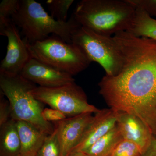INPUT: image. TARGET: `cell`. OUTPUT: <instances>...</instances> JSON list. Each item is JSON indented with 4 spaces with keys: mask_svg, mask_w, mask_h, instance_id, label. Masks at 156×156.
<instances>
[{
    "mask_svg": "<svg viewBox=\"0 0 156 156\" xmlns=\"http://www.w3.org/2000/svg\"><path fill=\"white\" fill-rule=\"evenodd\" d=\"M20 153L16 121L11 119L0 127V156H20Z\"/></svg>",
    "mask_w": 156,
    "mask_h": 156,
    "instance_id": "5bb4252c",
    "label": "cell"
},
{
    "mask_svg": "<svg viewBox=\"0 0 156 156\" xmlns=\"http://www.w3.org/2000/svg\"><path fill=\"white\" fill-rule=\"evenodd\" d=\"M37 87L20 75L9 76L0 73V91L9 101L11 119L30 123L50 135L54 131V126L42 117L44 104L37 99L32 93Z\"/></svg>",
    "mask_w": 156,
    "mask_h": 156,
    "instance_id": "277c9868",
    "label": "cell"
},
{
    "mask_svg": "<svg viewBox=\"0 0 156 156\" xmlns=\"http://www.w3.org/2000/svg\"><path fill=\"white\" fill-rule=\"evenodd\" d=\"M0 91V127L11 119V107L9 101Z\"/></svg>",
    "mask_w": 156,
    "mask_h": 156,
    "instance_id": "7402d4cb",
    "label": "cell"
},
{
    "mask_svg": "<svg viewBox=\"0 0 156 156\" xmlns=\"http://www.w3.org/2000/svg\"><path fill=\"white\" fill-rule=\"evenodd\" d=\"M72 42L80 48L91 62L101 66L106 75H116L122 70V53L113 36L98 33L81 26L73 34Z\"/></svg>",
    "mask_w": 156,
    "mask_h": 156,
    "instance_id": "8992f818",
    "label": "cell"
},
{
    "mask_svg": "<svg viewBox=\"0 0 156 156\" xmlns=\"http://www.w3.org/2000/svg\"><path fill=\"white\" fill-rule=\"evenodd\" d=\"M92 114L86 113L52 123L57 131L62 156L67 155L79 144L93 120Z\"/></svg>",
    "mask_w": 156,
    "mask_h": 156,
    "instance_id": "9c48e42d",
    "label": "cell"
},
{
    "mask_svg": "<svg viewBox=\"0 0 156 156\" xmlns=\"http://www.w3.org/2000/svg\"><path fill=\"white\" fill-rule=\"evenodd\" d=\"M20 75L44 88H55L75 82L72 76L32 58Z\"/></svg>",
    "mask_w": 156,
    "mask_h": 156,
    "instance_id": "30bf717a",
    "label": "cell"
},
{
    "mask_svg": "<svg viewBox=\"0 0 156 156\" xmlns=\"http://www.w3.org/2000/svg\"><path fill=\"white\" fill-rule=\"evenodd\" d=\"M117 112L110 108L99 110L73 151L85 152L117 125Z\"/></svg>",
    "mask_w": 156,
    "mask_h": 156,
    "instance_id": "8fae6325",
    "label": "cell"
},
{
    "mask_svg": "<svg viewBox=\"0 0 156 156\" xmlns=\"http://www.w3.org/2000/svg\"><path fill=\"white\" fill-rule=\"evenodd\" d=\"M117 125L123 139L134 143L144 153L150 145L153 135L142 121L133 115L117 112Z\"/></svg>",
    "mask_w": 156,
    "mask_h": 156,
    "instance_id": "7c38bea8",
    "label": "cell"
},
{
    "mask_svg": "<svg viewBox=\"0 0 156 156\" xmlns=\"http://www.w3.org/2000/svg\"><path fill=\"white\" fill-rule=\"evenodd\" d=\"M13 21L21 29L23 39L30 44L43 41L50 34L68 43H72L73 34L81 26L73 16L66 22L56 20L34 0L21 1Z\"/></svg>",
    "mask_w": 156,
    "mask_h": 156,
    "instance_id": "3957f363",
    "label": "cell"
},
{
    "mask_svg": "<svg viewBox=\"0 0 156 156\" xmlns=\"http://www.w3.org/2000/svg\"><path fill=\"white\" fill-rule=\"evenodd\" d=\"M24 41L32 58L73 76L86 69L92 62L78 46L56 35L33 44Z\"/></svg>",
    "mask_w": 156,
    "mask_h": 156,
    "instance_id": "5b68a950",
    "label": "cell"
},
{
    "mask_svg": "<svg viewBox=\"0 0 156 156\" xmlns=\"http://www.w3.org/2000/svg\"><path fill=\"white\" fill-rule=\"evenodd\" d=\"M20 144V156H35L48 134L30 123L16 121Z\"/></svg>",
    "mask_w": 156,
    "mask_h": 156,
    "instance_id": "4fadbf2b",
    "label": "cell"
},
{
    "mask_svg": "<svg viewBox=\"0 0 156 156\" xmlns=\"http://www.w3.org/2000/svg\"><path fill=\"white\" fill-rule=\"evenodd\" d=\"M32 93L42 103L59 111L67 118L86 113L95 114L100 110L88 102L86 93L75 82L55 88L37 86Z\"/></svg>",
    "mask_w": 156,
    "mask_h": 156,
    "instance_id": "52a82bcc",
    "label": "cell"
},
{
    "mask_svg": "<svg viewBox=\"0 0 156 156\" xmlns=\"http://www.w3.org/2000/svg\"><path fill=\"white\" fill-rule=\"evenodd\" d=\"M127 31L136 37L148 38L156 41V19L142 9H136L134 20Z\"/></svg>",
    "mask_w": 156,
    "mask_h": 156,
    "instance_id": "9a60e30c",
    "label": "cell"
},
{
    "mask_svg": "<svg viewBox=\"0 0 156 156\" xmlns=\"http://www.w3.org/2000/svg\"><path fill=\"white\" fill-rule=\"evenodd\" d=\"M21 1L3 0L0 4V32L13 21V17L17 14Z\"/></svg>",
    "mask_w": 156,
    "mask_h": 156,
    "instance_id": "e0dca14e",
    "label": "cell"
},
{
    "mask_svg": "<svg viewBox=\"0 0 156 156\" xmlns=\"http://www.w3.org/2000/svg\"><path fill=\"white\" fill-rule=\"evenodd\" d=\"M143 152L134 143L123 139L115 148L111 156H142Z\"/></svg>",
    "mask_w": 156,
    "mask_h": 156,
    "instance_id": "ffe728a7",
    "label": "cell"
},
{
    "mask_svg": "<svg viewBox=\"0 0 156 156\" xmlns=\"http://www.w3.org/2000/svg\"><path fill=\"white\" fill-rule=\"evenodd\" d=\"M135 12L127 0H82L73 16L81 26L112 36L129 29Z\"/></svg>",
    "mask_w": 156,
    "mask_h": 156,
    "instance_id": "7a4b0ae2",
    "label": "cell"
},
{
    "mask_svg": "<svg viewBox=\"0 0 156 156\" xmlns=\"http://www.w3.org/2000/svg\"><path fill=\"white\" fill-rule=\"evenodd\" d=\"M0 34L7 37L8 40L7 53L0 65V73L9 76L20 75L31 58L25 42L14 22L0 32Z\"/></svg>",
    "mask_w": 156,
    "mask_h": 156,
    "instance_id": "ba28073f",
    "label": "cell"
},
{
    "mask_svg": "<svg viewBox=\"0 0 156 156\" xmlns=\"http://www.w3.org/2000/svg\"><path fill=\"white\" fill-rule=\"evenodd\" d=\"M142 156H156V138L154 136H153L150 145Z\"/></svg>",
    "mask_w": 156,
    "mask_h": 156,
    "instance_id": "cb8c5ba5",
    "label": "cell"
},
{
    "mask_svg": "<svg viewBox=\"0 0 156 156\" xmlns=\"http://www.w3.org/2000/svg\"><path fill=\"white\" fill-rule=\"evenodd\" d=\"M35 156H63L57 131L55 128L52 134L46 137Z\"/></svg>",
    "mask_w": 156,
    "mask_h": 156,
    "instance_id": "ac0fdd59",
    "label": "cell"
},
{
    "mask_svg": "<svg viewBox=\"0 0 156 156\" xmlns=\"http://www.w3.org/2000/svg\"><path fill=\"white\" fill-rule=\"evenodd\" d=\"M136 9H142L151 17H156V0H127Z\"/></svg>",
    "mask_w": 156,
    "mask_h": 156,
    "instance_id": "44dd1931",
    "label": "cell"
},
{
    "mask_svg": "<svg viewBox=\"0 0 156 156\" xmlns=\"http://www.w3.org/2000/svg\"><path fill=\"white\" fill-rule=\"evenodd\" d=\"M66 156H89L86 153L80 151H72Z\"/></svg>",
    "mask_w": 156,
    "mask_h": 156,
    "instance_id": "d4e9b609",
    "label": "cell"
},
{
    "mask_svg": "<svg viewBox=\"0 0 156 156\" xmlns=\"http://www.w3.org/2000/svg\"><path fill=\"white\" fill-rule=\"evenodd\" d=\"M114 37L124 58L122 70L104 76L99 94L109 108L133 115L151 130H156V41L128 31Z\"/></svg>",
    "mask_w": 156,
    "mask_h": 156,
    "instance_id": "6da1fadb",
    "label": "cell"
},
{
    "mask_svg": "<svg viewBox=\"0 0 156 156\" xmlns=\"http://www.w3.org/2000/svg\"><path fill=\"white\" fill-rule=\"evenodd\" d=\"M42 116L45 121L50 123L58 122L67 118L64 114L59 111L55 109L48 108L43 109Z\"/></svg>",
    "mask_w": 156,
    "mask_h": 156,
    "instance_id": "603a6c76",
    "label": "cell"
},
{
    "mask_svg": "<svg viewBox=\"0 0 156 156\" xmlns=\"http://www.w3.org/2000/svg\"><path fill=\"white\" fill-rule=\"evenodd\" d=\"M73 0H48L46 2L50 15L60 21H67L68 13Z\"/></svg>",
    "mask_w": 156,
    "mask_h": 156,
    "instance_id": "d6986e66",
    "label": "cell"
},
{
    "mask_svg": "<svg viewBox=\"0 0 156 156\" xmlns=\"http://www.w3.org/2000/svg\"><path fill=\"white\" fill-rule=\"evenodd\" d=\"M123 139L116 125L84 152L89 156H111L115 148Z\"/></svg>",
    "mask_w": 156,
    "mask_h": 156,
    "instance_id": "2e32d148",
    "label": "cell"
}]
</instances>
